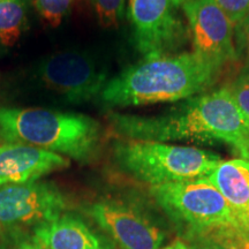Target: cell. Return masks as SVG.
<instances>
[{
  "label": "cell",
  "instance_id": "obj_1",
  "mask_svg": "<svg viewBox=\"0 0 249 249\" xmlns=\"http://www.w3.org/2000/svg\"><path fill=\"white\" fill-rule=\"evenodd\" d=\"M112 129L126 140L223 142L241 158L249 152V128L229 88L198 93L157 116L108 114Z\"/></svg>",
  "mask_w": 249,
  "mask_h": 249
},
{
  "label": "cell",
  "instance_id": "obj_2",
  "mask_svg": "<svg viewBox=\"0 0 249 249\" xmlns=\"http://www.w3.org/2000/svg\"><path fill=\"white\" fill-rule=\"evenodd\" d=\"M220 68L195 51L143 58L108 80L99 97L112 107L183 101L213 86Z\"/></svg>",
  "mask_w": 249,
  "mask_h": 249
},
{
  "label": "cell",
  "instance_id": "obj_3",
  "mask_svg": "<svg viewBox=\"0 0 249 249\" xmlns=\"http://www.w3.org/2000/svg\"><path fill=\"white\" fill-rule=\"evenodd\" d=\"M150 193L189 247L208 241L249 245V229L205 178L152 186Z\"/></svg>",
  "mask_w": 249,
  "mask_h": 249
},
{
  "label": "cell",
  "instance_id": "obj_4",
  "mask_svg": "<svg viewBox=\"0 0 249 249\" xmlns=\"http://www.w3.org/2000/svg\"><path fill=\"white\" fill-rule=\"evenodd\" d=\"M101 139V124L87 114L40 107H0L2 143H22L68 160L88 161Z\"/></svg>",
  "mask_w": 249,
  "mask_h": 249
},
{
  "label": "cell",
  "instance_id": "obj_5",
  "mask_svg": "<svg viewBox=\"0 0 249 249\" xmlns=\"http://www.w3.org/2000/svg\"><path fill=\"white\" fill-rule=\"evenodd\" d=\"M113 156L124 172L150 187L207 178L222 161L195 147L126 139L114 143Z\"/></svg>",
  "mask_w": 249,
  "mask_h": 249
},
{
  "label": "cell",
  "instance_id": "obj_6",
  "mask_svg": "<svg viewBox=\"0 0 249 249\" xmlns=\"http://www.w3.org/2000/svg\"><path fill=\"white\" fill-rule=\"evenodd\" d=\"M182 0H128L134 44L143 58L171 54L186 44L188 28L179 15Z\"/></svg>",
  "mask_w": 249,
  "mask_h": 249
},
{
  "label": "cell",
  "instance_id": "obj_7",
  "mask_svg": "<svg viewBox=\"0 0 249 249\" xmlns=\"http://www.w3.org/2000/svg\"><path fill=\"white\" fill-rule=\"evenodd\" d=\"M44 88L70 104H83L101 96L107 83V71L85 52L70 50L46 57L37 68Z\"/></svg>",
  "mask_w": 249,
  "mask_h": 249
},
{
  "label": "cell",
  "instance_id": "obj_8",
  "mask_svg": "<svg viewBox=\"0 0 249 249\" xmlns=\"http://www.w3.org/2000/svg\"><path fill=\"white\" fill-rule=\"evenodd\" d=\"M66 198L53 182L0 186V227L13 231L36 227L64 214Z\"/></svg>",
  "mask_w": 249,
  "mask_h": 249
},
{
  "label": "cell",
  "instance_id": "obj_9",
  "mask_svg": "<svg viewBox=\"0 0 249 249\" xmlns=\"http://www.w3.org/2000/svg\"><path fill=\"white\" fill-rule=\"evenodd\" d=\"M88 213L123 249H160L165 232L138 205L119 200H102Z\"/></svg>",
  "mask_w": 249,
  "mask_h": 249
},
{
  "label": "cell",
  "instance_id": "obj_10",
  "mask_svg": "<svg viewBox=\"0 0 249 249\" xmlns=\"http://www.w3.org/2000/svg\"><path fill=\"white\" fill-rule=\"evenodd\" d=\"M194 51L223 67L238 57L234 27L214 0H182Z\"/></svg>",
  "mask_w": 249,
  "mask_h": 249
},
{
  "label": "cell",
  "instance_id": "obj_11",
  "mask_svg": "<svg viewBox=\"0 0 249 249\" xmlns=\"http://www.w3.org/2000/svg\"><path fill=\"white\" fill-rule=\"evenodd\" d=\"M71 160L44 149L22 144L0 145V186L21 185L70 167Z\"/></svg>",
  "mask_w": 249,
  "mask_h": 249
},
{
  "label": "cell",
  "instance_id": "obj_12",
  "mask_svg": "<svg viewBox=\"0 0 249 249\" xmlns=\"http://www.w3.org/2000/svg\"><path fill=\"white\" fill-rule=\"evenodd\" d=\"M31 235L45 249H107L82 220L71 214H61L34 227Z\"/></svg>",
  "mask_w": 249,
  "mask_h": 249
},
{
  "label": "cell",
  "instance_id": "obj_13",
  "mask_svg": "<svg viewBox=\"0 0 249 249\" xmlns=\"http://www.w3.org/2000/svg\"><path fill=\"white\" fill-rule=\"evenodd\" d=\"M224 196L239 219L249 229V160H222L205 178Z\"/></svg>",
  "mask_w": 249,
  "mask_h": 249
},
{
  "label": "cell",
  "instance_id": "obj_14",
  "mask_svg": "<svg viewBox=\"0 0 249 249\" xmlns=\"http://www.w3.org/2000/svg\"><path fill=\"white\" fill-rule=\"evenodd\" d=\"M28 27L26 0L0 1V50L14 46Z\"/></svg>",
  "mask_w": 249,
  "mask_h": 249
},
{
  "label": "cell",
  "instance_id": "obj_15",
  "mask_svg": "<svg viewBox=\"0 0 249 249\" xmlns=\"http://www.w3.org/2000/svg\"><path fill=\"white\" fill-rule=\"evenodd\" d=\"M74 0H34L39 17L51 26H58L70 14Z\"/></svg>",
  "mask_w": 249,
  "mask_h": 249
},
{
  "label": "cell",
  "instance_id": "obj_16",
  "mask_svg": "<svg viewBox=\"0 0 249 249\" xmlns=\"http://www.w3.org/2000/svg\"><path fill=\"white\" fill-rule=\"evenodd\" d=\"M96 15L105 28L117 27L124 15L126 0H90Z\"/></svg>",
  "mask_w": 249,
  "mask_h": 249
},
{
  "label": "cell",
  "instance_id": "obj_17",
  "mask_svg": "<svg viewBox=\"0 0 249 249\" xmlns=\"http://www.w3.org/2000/svg\"><path fill=\"white\" fill-rule=\"evenodd\" d=\"M229 90L249 128V68L236 77Z\"/></svg>",
  "mask_w": 249,
  "mask_h": 249
},
{
  "label": "cell",
  "instance_id": "obj_18",
  "mask_svg": "<svg viewBox=\"0 0 249 249\" xmlns=\"http://www.w3.org/2000/svg\"><path fill=\"white\" fill-rule=\"evenodd\" d=\"M220 9L231 21L233 27H238L249 12V0H214Z\"/></svg>",
  "mask_w": 249,
  "mask_h": 249
},
{
  "label": "cell",
  "instance_id": "obj_19",
  "mask_svg": "<svg viewBox=\"0 0 249 249\" xmlns=\"http://www.w3.org/2000/svg\"><path fill=\"white\" fill-rule=\"evenodd\" d=\"M0 249H45L33 235L14 231L0 245Z\"/></svg>",
  "mask_w": 249,
  "mask_h": 249
},
{
  "label": "cell",
  "instance_id": "obj_20",
  "mask_svg": "<svg viewBox=\"0 0 249 249\" xmlns=\"http://www.w3.org/2000/svg\"><path fill=\"white\" fill-rule=\"evenodd\" d=\"M191 249H249V245L230 241H208L193 246Z\"/></svg>",
  "mask_w": 249,
  "mask_h": 249
},
{
  "label": "cell",
  "instance_id": "obj_21",
  "mask_svg": "<svg viewBox=\"0 0 249 249\" xmlns=\"http://www.w3.org/2000/svg\"><path fill=\"white\" fill-rule=\"evenodd\" d=\"M236 33H238V35L240 34V36H239V40L241 42L242 44V48L246 50V52H247V55H248V59H249V12L246 15V18L242 20V22L239 24L238 27L234 28Z\"/></svg>",
  "mask_w": 249,
  "mask_h": 249
},
{
  "label": "cell",
  "instance_id": "obj_22",
  "mask_svg": "<svg viewBox=\"0 0 249 249\" xmlns=\"http://www.w3.org/2000/svg\"><path fill=\"white\" fill-rule=\"evenodd\" d=\"M160 249H191V247H189L185 241H182L181 239H177V240L171 242L170 245L165 246V247H161Z\"/></svg>",
  "mask_w": 249,
  "mask_h": 249
},
{
  "label": "cell",
  "instance_id": "obj_23",
  "mask_svg": "<svg viewBox=\"0 0 249 249\" xmlns=\"http://www.w3.org/2000/svg\"><path fill=\"white\" fill-rule=\"evenodd\" d=\"M0 231H1V227H0Z\"/></svg>",
  "mask_w": 249,
  "mask_h": 249
},
{
  "label": "cell",
  "instance_id": "obj_24",
  "mask_svg": "<svg viewBox=\"0 0 249 249\" xmlns=\"http://www.w3.org/2000/svg\"><path fill=\"white\" fill-rule=\"evenodd\" d=\"M0 1H2V0H0Z\"/></svg>",
  "mask_w": 249,
  "mask_h": 249
}]
</instances>
